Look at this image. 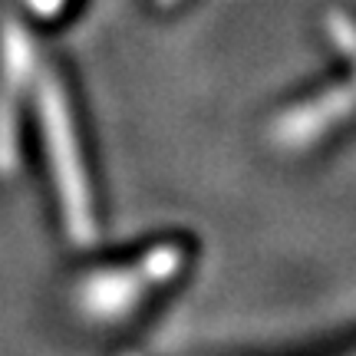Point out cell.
I'll use <instances>...</instances> for the list:
<instances>
[{
    "instance_id": "1",
    "label": "cell",
    "mask_w": 356,
    "mask_h": 356,
    "mask_svg": "<svg viewBox=\"0 0 356 356\" xmlns=\"http://www.w3.org/2000/svg\"><path fill=\"white\" fill-rule=\"evenodd\" d=\"M40 126H43V139H47L53 172H56V188H60V202H63L66 228L76 241H89L92 231H96L92 198H89V185L76 152V136H73L63 89L53 76H43V83H40Z\"/></svg>"
},
{
    "instance_id": "2",
    "label": "cell",
    "mask_w": 356,
    "mask_h": 356,
    "mask_svg": "<svg viewBox=\"0 0 356 356\" xmlns=\"http://www.w3.org/2000/svg\"><path fill=\"white\" fill-rule=\"evenodd\" d=\"M175 264H178V254L159 251V254H152L149 261H142L139 274L122 270V274H109V280H92L86 291H83V300H86V307L92 314L113 317L115 310H126L129 300H132L142 287H149V284H155L159 277H165Z\"/></svg>"
},
{
    "instance_id": "3",
    "label": "cell",
    "mask_w": 356,
    "mask_h": 356,
    "mask_svg": "<svg viewBox=\"0 0 356 356\" xmlns=\"http://www.w3.org/2000/svg\"><path fill=\"white\" fill-rule=\"evenodd\" d=\"M353 109H356V79L346 89L337 86V89H330L327 96H320V99L307 102L300 109H293V113L277 126V139L284 142V145H291V142L300 145V142L314 139L320 132H327L333 122H340V115L353 113Z\"/></svg>"
}]
</instances>
